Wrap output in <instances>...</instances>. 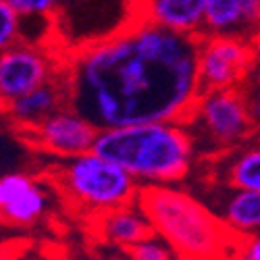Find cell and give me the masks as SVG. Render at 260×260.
I'll return each instance as SVG.
<instances>
[{
    "mask_svg": "<svg viewBox=\"0 0 260 260\" xmlns=\"http://www.w3.org/2000/svg\"><path fill=\"white\" fill-rule=\"evenodd\" d=\"M17 15L23 19H44L54 21L60 11L62 0H9Z\"/></svg>",
    "mask_w": 260,
    "mask_h": 260,
    "instance_id": "ac0fdd59",
    "label": "cell"
},
{
    "mask_svg": "<svg viewBox=\"0 0 260 260\" xmlns=\"http://www.w3.org/2000/svg\"><path fill=\"white\" fill-rule=\"evenodd\" d=\"M92 150L123 167L142 187L183 181L198 156L185 121H150L100 129Z\"/></svg>",
    "mask_w": 260,
    "mask_h": 260,
    "instance_id": "3957f363",
    "label": "cell"
},
{
    "mask_svg": "<svg viewBox=\"0 0 260 260\" xmlns=\"http://www.w3.org/2000/svg\"><path fill=\"white\" fill-rule=\"evenodd\" d=\"M104 260H132V258H129V256L123 252V256H108V258H104Z\"/></svg>",
    "mask_w": 260,
    "mask_h": 260,
    "instance_id": "603a6c76",
    "label": "cell"
},
{
    "mask_svg": "<svg viewBox=\"0 0 260 260\" xmlns=\"http://www.w3.org/2000/svg\"><path fill=\"white\" fill-rule=\"evenodd\" d=\"M244 36L260 31V0H242Z\"/></svg>",
    "mask_w": 260,
    "mask_h": 260,
    "instance_id": "44dd1931",
    "label": "cell"
},
{
    "mask_svg": "<svg viewBox=\"0 0 260 260\" xmlns=\"http://www.w3.org/2000/svg\"><path fill=\"white\" fill-rule=\"evenodd\" d=\"M210 196L204 198L235 235L260 233V191L206 183Z\"/></svg>",
    "mask_w": 260,
    "mask_h": 260,
    "instance_id": "7c38bea8",
    "label": "cell"
},
{
    "mask_svg": "<svg viewBox=\"0 0 260 260\" xmlns=\"http://www.w3.org/2000/svg\"><path fill=\"white\" fill-rule=\"evenodd\" d=\"M138 206L156 235L175 250L179 260H235V235L214 208L183 187L144 185Z\"/></svg>",
    "mask_w": 260,
    "mask_h": 260,
    "instance_id": "7a4b0ae2",
    "label": "cell"
},
{
    "mask_svg": "<svg viewBox=\"0 0 260 260\" xmlns=\"http://www.w3.org/2000/svg\"><path fill=\"white\" fill-rule=\"evenodd\" d=\"M48 189L27 173L0 175V223L9 227H31L48 210Z\"/></svg>",
    "mask_w": 260,
    "mask_h": 260,
    "instance_id": "9c48e42d",
    "label": "cell"
},
{
    "mask_svg": "<svg viewBox=\"0 0 260 260\" xmlns=\"http://www.w3.org/2000/svg\"><path fill=\"white\" fill-rule=\"evenodd\" d=\"M132 17V0H62L56 21L64 27L69 25V34L77 36V44H85L90 40L111 34L106 21H115L121 27Z\"/></svg>",
    "mask_w": 260,
    "mask_h": 260,
    "instance_id": "30bf717a",
    "label": "cell"
},
{
    "mask_svg": "<svg viewBox=\"0 0 260 260\" xmlns=\"http://www.w3.org/2000/svg\"><path fill=\"white\" fill-rule=\"evenodd\" d=\"M23 29V21L11 7L9 0H0V52L17 44Z\"/></svg>",
    "mask_w": 260,
    "mask_h": 260,
    "instance_id": "d6986e66",
    "label": "cell"
},
{
    "mask_svg": "<svg viewBox=\"0 0 260 260\" xmlns=\"http://www.w3.org/2000/svg\"><path fill=\"white\" fill-rule=\"evenodd\" d=\"M200 160L206 169V183L260 191V142L242 144Z\"/></svg>",
    "mask_w": 260,
    "mask_h": 260,
    "instance_id": "8fae6325",
    "label": "cell"
},
{
    "mask_svg": "<svg viewBox=\"0 0 260 260\" xmlns=\"http://www.w3.org/2000/svg\"><path fill=\"white\" fill-rule=\"evenodd\" d=\"M50 181L67 202L88 214L134 204L142 189L123 167L94 150L54 165L50 169Z\"/></svg>",
    "mask_w": 260,
    "mask_h": 260,
    "instance_id": "277c9868",
    "label": "cell"
},
{
    "mask_svg": "<svg viewBox=\"0 0 260 260\" xmlns=\"http://www.w3.org/2000/svg\"><path fill=\"white\" fill-rule=\"evenodd\" d=\"M98 132L100 129L88 117H83L77 108L67 104L36 127L21 132V136L38 152L64 160L90 152L96 144Z\"/></svg>",
    "mask_w": 260,
    "mask_h": 260,
    "instance_id": "ba28073f",
    "label": "cell"
},
{
    "mask_svg": "<svg viewBox=\"0 0 260 260\" xmlns=\"http://www.w3.org/2000/svg\"><path fill=\"white\" fill-rule=\"evenodd\" d=\"M69 104L98 129L185 121L202 83L198 38L142 17L90 40L62 60Z\"/></svg>",
    "mask_w": 260,
    "mask_h": 260,
    "instance_id": "6da1fadb",
    "label": "cell"
},
{
    "mask_svg": "<svg viewBox=\"0 0 260 260\" xmlns=\"http://www.w3.org/2000/svg\"><path fill=\"white\" fill-rule=\"evenodd\" d=\"M67 104H69L67 85H64L62 75H58L56 79L40 85V88L27 92L25 96L17 98L15 102H11L3 113L9 117V121L19 132H27V129L36 127L46 117H50L54 111H58V108L67 106Z\"/></svg>",
    "mask_w": 260,
    "mask_h": 260,
    "instance_id": "9a60e30c",
    "label": "cell"
},
{
    "mask_svg": "<svg viewBox=\"0 0 260 260\" xmlns=\"http://www.w3.org/2000/svg\"><path fill=\"white\" fill-rule=\"evenodd\" d=\"M204 34L244 36L242 0H204Z\"/></svg>",
    "mask_w": 260,
    "mask_h": 260,
    "instance_id": "2e32d148",
    "label": "cell"
},
{
    "mask_svg": "<svg viewBox=\"0 0 260 260\" xmlns=\"http://www.w3.org/2000/svg\"><path fill=\"white\" fill-rule=\"evenodd\" d=\"M132 17L183 36H204V0H132Z\"/></svg>",
    "mask_w": 260,
    "mask_h": 260,
    "instance_id": "5bb4252c",
    "label": "cell"
},
{
    "mask_svg": "<svg viewBox=\"0 0 260 260\" xmlns=\"http://www.w3.org/2000/svg\"><path fill=\"white\" fill-rule=\"evenodd\" d=\"M256 64V50L237 34L198 38V75L202 90L240 88Z\"/></svg>",
    "mask_w": 260,
    "mask_h": 260,
    "instance_id": "8992f818",
    "label": "cell"
},
{
    "mask_svg": "<svg viewBox=\"0 0 260 260\" xmlns=\"http://www.w3.org/2000/svg\"><path fill=\"white\" fill-rule=\"evenodd\" d=\"M242 92L246 106H248V113L254 125V136H260V71L256 73V69L250 71V75L244 79V83L237 88Z\"/></svg>",
    "mask_w": 260,
    "mask_h": 260,
    "instance_id": "ffe728a7",
    "label": "cell"
},
{
    "mask_svg": "<svg viewBox=\"0 0 260 260\" xmlns=\"http://www.w3.org/2000/svg\"><path fill=\"white\" fill-rule=\"evenodd\" d=\"M125 254L132 260H179L175 250L154 231L146 235L144 240H140L138 244H134L129 250H125Z\"/></svg>",
    "mask_w": 260,
    "mask_h": 260,
    "instance_id": "e0dca14e",
    "label": "cell"
},
{
    "mask_svg": "<svg viewBox=\"0 0 260 260\" xmlns=\"http://www.w3.org/2000/svg\"><path fill=\"white\" fill-rule=\"evenodd\" d=\"M90 227L96 240L121 252L129 250L134 244L152 233V227L138 202L90 214Z\"/></svg>",
    "mask_w": 260,
    "mask_h": 260,
    "instance_id": "4fadbf2b",
    "label": "cell"
},
{
    "mask_svg": "<svg viewBox=\"0 0 260 260\" xmlns=\"http://www.w3.org/2000/svg\"><path fill=\"white\" fill-rule=\"evenodd\" d=\"M185 123L200 158L233 150L254 136L246 100L237 88L202 90Z\"/></svg>",
    "mask_w": 260,
    "mask_h": 260,
    "instance_id": "5b68a950",
    "label": "cell"
},
{
    "mask_svg": "<svg viewBox=\"0 0 260 260\" xmlns=\"http://www.w3.org/2000/svg\"><path fill=\"white\" fill-rule=\"evenodd\" d=\"M62 75V62L34 42H17L0 52V108Z\"/></svg>",
    "mask_w": 260,
    "mask_h": 260,
    "instance_id": "52a82bcc",
    "label": "cell"
},
{
    "mask_svg": "<svg viewBox=\"0 0 260 260\" xmlns=\"http://www.w3.org/2000/svg\"><path fill=\"white\" fill-rule=\"evenodd\" d=\"M235 260H260V233L240 237Z\"/></svg>",
    "mask_w": 260,
    "mask_h": 260,
    "instance_id": "7402d4cb",
    "label": "cell"
}]
</instances>
